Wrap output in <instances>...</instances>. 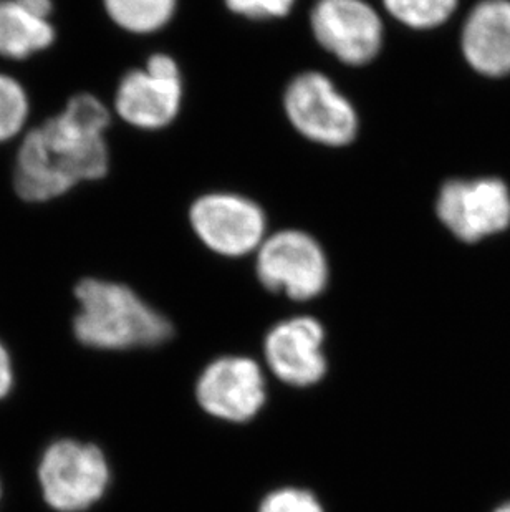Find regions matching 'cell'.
Wrapping results in <instances>:
<instances>
[{
	"mask_svg": "<svg viewBox=\"0 0 510 512\" xmlns=\"http://www.w3.org/2000/svg\"><path fill=\"white\" fill-rule=\"evenodd\" d=\"M492 512H510V499L509 501H504V503L499 504Z\"/></svg>",
	"mask_w": 510,
	"mask_h": 512,
	"instance_id": "ffe728a7",
	"label": "cell"
},
{
	"mask_svg": "<svg viewBox=\"0 0 510 512\" xmlns=\"http://www.w3.org/2000/svg\"><path fill=\"white\" fill-rule=\"evenodd\" d=\"M265 398L264 373L252 358H217L204 368L196 383L199 406L217 420H252L265 405Z\"/></svg>",
	"mask_w": 510,
	"mask_h": 512,
	"instance_id": "30bf717a",
	"label": "cell"
},
{
	"mask_svg": "<svg viewBox=\"0 0 510 512\" xmlns=\"http://www.w3.org/2000/svg\"><path fill=\"white\" fill-rule=\"evenodd\" d=\"M32 125V100L15 73L0 68V148L12 146Z\"/></svg>",
	"mask_w": 510,
	"mask_h": 512,
	"instance_id": "9a60e30c",
	"label": "cell"
},
{
	"mask_svg": "<svg viewBox=\"0 0 510 512\" xmlns=\"http://www.w3.org/2000/svg\"><path fill=\"white\" fill-rule=\"evenodd\" d=\"M189 219L204 246L221 256L251 254L267 237L264 209L241 194H204L194 201Z\"/></svg>",
	"mask_w": 510,
	"mask_h": 512,
	"instance_id": "52a82bcc",
	"label": "cell"
},
{
	"mask_svg": "<svg viewBox=\"0 0 510 512\" xmlns=\"http://www.w3.org/2000/svg\"><path fill=\"white\" fill-rule=\"evenodd\" d=\"M227 9L251 20L282 19L290 14L295 0H224Z\"/></svg>",
	"mask_w": 510,
	"mask_h": 512,
	"instance_id": "ac0fdd59",
	"label": "cell"
},
{
	"mask_svg": "<svg viewBox=\"0 0 510 512\" xmlns=\"http://www.w3.org/2000/svg\"><path fill=\"white\" fill-rule=\"evenodd\" d=\"M14 387V368L7 348L0 343V400H4Z\"/></svg>",
	"mask_w": 510,
	"mask_h": 512,
	"instance_id": "d6986e66",
	"label": "cell"
},
{
	"mask_svg": "<svg viewBox=\"0 0 510 512\" xmlns=\"http://www.w3.org/2000/svg\"><path fill=\"white\" fill-rule=\"evenodd\" d=\"M0 491H2V488H0Z\"/></svg>",
	"mask_w": 510,
	"mask_h": 512,
	"instance_id": "44dd1931",
	"label": "cell"
},
{
	"mask_svg": "<svg viewBox=\"0 0 510 512\" xmlns=\"http://www.w3.org/2000/svg\"><path fill=\"white\" fill-rule=\"evenodd\" d=\"M45 503L57 512H83L105 496L110 464L98 446L58 440L45 450L37 469Z\"/></svg>",
	"mask_w": 510,
	"mask_h": 512,
	"instance_id": "3957f363",
	"label": "cell"
},
{
	"mask_svg": "<svg viewBox=\"0 0 510 512\" xmlns=\"http://www.w3.org/2000/svg\"><path fill=\"white\" fill-rule=\"evenodd\" d=\"M77 312L73 335L95 350H135L161 345L173 335V325L161 312L120 282L83 277L73 287Z\"/></svg>",
	"mask_w": 510,
	"mask_h": 512,
	"instance_id": "7a4b0ae2",
	"label": "cell"
},
{
	"mask_svg": "<svg viewBox=\"0 0 510 512\" xmlns=\"http://www.w3.org/2000/svg\"><path fill=\"white\" fill-rule=\"evenodd\" d=\"M257 277L265 289L289 299L312 300L328 284V261L310 234L295 229L265 237L257 249Z\"/></svg>",
	"mask_w": 510,
	"mask_h": 512,
	"instance_id": "277c9868",
	"label": "cell"
},
{
	"mask_svg": "<svg viewBox=\"0 0 510 512\" xmlns=\"http://www.w3.org/2000/svg\"><path fill=\"white\" fill-rule=\"evenodd\" d=\"M110 110L92 92H77L62 110L35 121L14 145L12 188L25 204H49L110 171Z\"/></svg>",
	"mask_w": 510,
	"mask_h": 512,
	"instance_id": "6da1fadb",
	"label": "cell"
},
{
	"mask_svg": "<svg viewBox=\"0 0 510 512\" xmlns=\"http://www.w3.org/2000/svg\"><path fill=\"white\" fill-rule=\"evenodd\" d=\"M111 22L130 34H153L174 17L178 0H102Z\"/></svg>",
	"mask_w": 510,
	"mask_h": 512,
	"instance_id": "5bb4252c",
	"label": "cell"
},
{
	"mask_svg": "<svg viewBox=\"0 0 510 512\" xmlns=\"http://www.w3.org/2000/svg\"><path fill=\"white\" fill-rule=\"evenodd\" d=\"M385 9L411 29H434L444 24L458 7V0H383Z\"/></svg>",
	"mask_w": 510,
	"mask_h": 512,
	"instance_id": "2e32d148",
	"label": "cell"
},
{
	"mask_svg": "<svg viewBox=\"0 0 510 512\" xmlns=\"http://www.w3.org/2000/svg\"><path fill=\"white\" fill-rule=\"evenodd\" d=\"M257 512H325L308 489L280 488L265 496Z\"/></svg>",
	"mask_w": 510,
	"mask_h": 512,
	"instance_id": "e0dca14e",
	"label": "cell"
},
{
	"mask_svg": "<svg viewBox=\"0 0 510 512\" xmlns=\"http://www.w3.org/2000/svg\"><path fill=\"white\" fill-rule=\"evenodd\" d=\"M310 24L318 44L340 62L360 67L380 54L383 22L365 0H317Z\"/></svg>",
	"mask_w": 510,
	"mask_h": 512,
	"instance_id": "9c48e42d",
	"label": "cell"
},
{
	"mask_svg": "<svg viewBox=\"0 0 510 512\" xmlns=\"http://www.w3.org/2000/svg\"><path fill=\"white\" fill-rule=\"evenodd\" d=\"M325 330L313 317L284 320L265 337L264 355L280 382L297 388L312 387L327 373Z\"/></svg>",
	"mask_w": 510,
	"mask_h": 512,
	"instance_id": "8fae6325",
	"label": "cell"
},
{
	"mask_svg": "<svg viewBox=\"0 0 510 512\" xmlns=\"http://www.w3.org/2000/svg\"><path fill=\"white\" fill-rule=\"evenodd\" d=\"M55 0H0V68L20 67L55 47Z\"/></svg>",
	"mask_w": 510,
	"mask_h": 512,
	"instance_id": "7c38bea8",
	"label": "cell"
},
{
	"mask_svg": "<svg viewBox=\"0 0 510 512\" xmlns=\"http://www.w3.org/2000/svg\"><path fill=\"white\" fill-rule=\"evenodd\" d=\"M183 100L178 63L169 55L148 58L145 67L125 73L115 92V112L140 130H161L173 123Z\"/></svg>",
	"mask_w": 510,
	"mask_h": 512,
	"instance_id": "8992f818",
	"label": "cell"
},
{
	"mask_svg": "<svg viewBox=\"0 0 510 512\" xmlns=\"http://www.w3.org/2000/svg\"><path fill=\"white\" fill-rule=\"evenodd\" d=\"M285 113L295 130L318 145H350L358 133V115L323 73H300L284 95Z\"/></svg>",
	"mask_w": 510,
	"mask_h": 512,
	"instance_id": "5b68a950",
	"label": "cell"
},
{
	"mask_svg": "<svg viewBox=\"0 0 510 512\" xmlns=\"http://www.w3.org/2000/svg\"><path fill=\"white\" fill-rule=\"evenodd\" d=\"M438 216L464 242H477L510 226V191L501 179H453L439 193Z\"/></svg>",
	"mask_w": 510,
	"mask_h": 512,
	"instance_id": "ba28073f",
	"label": "cell"
},
{
	"mask_svg": "<svg viewBox=\"0 0 510 512\" xmlns=\"http://www.w3.org/2000/svg\"><path fill=\"white\" fill-rule=\"evenodd\" d=\"M462 54L487 77L510 75V0H482L467 17Z\"/></svg>",
	"mask_w": 510,
	"mask_h": 512,
	"instance_id": "4fadbf2b",
	"label": "cell"
}]
</instances>
